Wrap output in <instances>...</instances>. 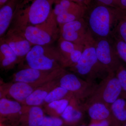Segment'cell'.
I'll list each match as a JSON object with an SVG mask.
<instances>
[{
    "mask_svg": "<svg viewBox=\"0 0 126 126\" xmlns=\"http://www.w3.org/2000/svg\"><path fill=\"white\" fill-rule=\"evenodd\" d=\"M126 16V10L118 7L97 4L90 11L88 25L91 34L99 38H107L122 18Z\"/></svg>",
    "mask_w": 126,
    "mask_h": 126,
    "instance_id": "cell-1",
    "label": "cell"
},
{
    "mask_svg": "<svg viewBox=\"0 0 126 126\" xmlns=\"http://www.w3.org/2000/svg\"><path fill=\"white\" fill-rule=\"evenodd\" d=\"M95 41L89 30L81 58L76 64L70 68L72 71L77 73L82 79L93 83H96V81L98 79L102 81L110 73L98 59Z\"/></svg>",
    "mask_w": 126,
    "mask_h": 126,
    "instance_id": "cell-2",
    "label": "cell"
},
{
    "mask_svg": "<svg viewBox=\"0 0 126 126\" xmlns=\"http://www.w3.org/2000/svg\"><path fill=\"white\" fill-rule=\"evenodd\" d=\"M56 0H34L27 7L19 6L12 23L11 28L18 29L40 24L47 20Z\"/></svg>",
    "mask_w": 126,
    "mask_h": 126,
    "instance_id": "cell-3",
    "label": "cell"
},
{
    "mask_svg": "<svg viewBox=\"0 0 126 126\" xmlns=\"http://www.w3.org/2000/svg\"><path fill=\"white\" fill-rule=\"evenodd\" d=\"M25 59L27 67L34 69L53 71L63 68V58L58 47L51 45L33 46Z\"/></svg>",
    "mask_w": 126,
    "mask_h": 126,
    "instance_id": "cell-4",
    "label": "cell"
},
{
    "mask_svg": "<svg viewBox=\"0 0 126 126\" xmlns=\"http://www.w3.org/2000/svg\"><path fill=\"white\" fill-rule=\"evenodd\" d=\"M14 29L33 46L51 45L60 37L59 28L52 10L49 17L44 23Z\"/></svg>",
    "mask_w": 126,
    "mask_h": 126,
    "instance_id": "cell-5",
    "label": "cell"
},
{
    "mask_svg": "<svg viewBox=\"0 0 126 126\" xmlns=\"http://www.w3.org/2000/svg\"><path fill=\"white\" fill-rule=\"evenodd\" d=\"M120 98L126 99V93L123 90L116 73L110 72L98 84L92 96L82 103L86 106L95 102H100L110 107Z\"/></svg>",
    "mask_w": 126,
    "mask_h": 126,
    "instance_id": "cell-6",
    "label": "cell"
},
{
    "mask_svg": "<svg viewBox=\"0 0 126 126\" xmlns=\"http://www.w3.org/2000/svg\"><path fill=\"white\" fill-rule=\"evenodd\" d=\"M59 84L72 93L74 97L82 103L92 96L98 85L67 71L59 78Z\"/></svg>",
    "mask_w": 126,
    "mask_h": 126,
    "instance_id": "cell-7",
    "label": "cell"
},
{
    "mask_svg": "<svg viewBox=\"0 0 126 126\" xmlns=\"http://www.w3.org/2000/svg\"><path fill=\"white\" fill-rule=\"evenodd\" d=\"M66 72L63 68L53 71H44L27 67L16 72L13 78L15 82L30 84L37 88L60 78Z\"/></svg>",
    "mask_w": 126,
    "mask_h": 126,
    "instance_id": "cell-8",
    "label": "cell"
},
{
    "mask_svg": "<svg viewBox=\"0 0 126 126\" xmlns=\"http://www.w3.org/2000/svg\"><path fill=\"white\" fill-rule=\"evenodd\" d=\"M95 47L98 59L110 72L116 73L123 64L116 49L107 38L95 40Z\"/></svg>",
    "mask_w": 126,
    "mask_h": 126,
    "instance_id": "cell-9",
    "label": "cell"
},
{
    "mask_svg": "<svg viewBox=\"0 0 126 126\" xmlns=\"http://www.w3.org/2000/svg\"><path fill=\"white\" fill-rule=\"evenodd\" d=\"M60 36L65 40L83 45L88 30L83 18L59 26Z\"/></svg>",
    "mask_w": 126,
    "mask_h": 126,
    "instance_id": "cell-10",
    "label": "cell"
},
{
    "mask_svg": "<svg viewBox=\"0 0 126 126\" xmlns=\"http://www.w3.org/2000/svg\"><path fill=\"white\" fill-rule=\"evenodd\" d=\"M0 38L10 46L21 60L25 58L33 46L19 32L13 28L9 29L4 36Z\"/></svg>",
    "mask_w": 126,
    "mask_h": 126,
    "instance_id": "cell-11",
    "label": "cell"
},
{
    "mask_svg": "<svg viewBox=\"0 0 126 126\" xmlns=\"http://www.w3.org/2000/svg\"><path fill=\"white\" fill-rule=\"evenodd\" d=\"M83 107L85 111L87 112L91 121L107 120L110 123V126H122L113 116L110 107L104 104L95 102Z\"/></svg>",
    "mask_w": 126,
    "mask_h": 126,
    "instance_id": "cell-12",
    "label": "cell"
},
{
    "mask_svg": "<svg viewBox=\"0 0 126 126\" xmlns=\"http://www.w3.org/2000/svg\"><path fill=\"white\" fill-rule=\"evenodd\" d=\"M85 112L82 103L74 97L70 99L61 117L64 122V126H75L82 120Z\"/></svg>",
    "mask_w": 126,
    "mask_h": 126,
    "instance_id": "cell-13",
    "label": "cell"
},
{
    "mask_svg": "<svg viewBox=\"0 0 126 126\" xmlns=\"http://www.w3.org/2000/svg\"><path fill=\"white\" fill-rule=\"evenodd\" d=\"M15 100L2 97L0 99V115L1 120H12L18 118L20 121L24 114L26 107Z\"/></svg>",
    "mask_w": 126,
    "mask_h": 126,
    "instance_id": "cell-14",
    "label": "cell"
},
{
    "mask_svg": "<svg viewBox=\"0 0 126 126\" xmlns=\"http://www.w3.org/2000/svg\"><path fill=\"white\" fill-rule=\"evenodd\" d=\"M21 0H8L4 5L0 7V37H3L11 24L14 16Z\"/></svg>",
    "mask_w": 126,
    "mask_h": 126,
    "instance_id": "cell-15",
    "label": "cell"
},
{
    "mask_svg": "<svg viewBox=\"0 0 126 126\" xmlns=\"http://www.w3.org/2000/svg\"><path fill=\"white\" fill-rule=\"evenodd\" d=\"M60 78L37 88L28 97L23 104L28 106H39L43 104L50 92L57 86H59Z\"/></svg>",
    "mask_w": 126,
    "mask_h": 126,
    "instance_id": "cell-16",
    "label": "cell"
},
{
    "mask_svg": "<svg viewBox=\"0 0 126 126\" xmlns=\"http://www.w3.org/2000/svg\"><path fill=\"white\" fill-rule=\"evenodd\" d=\"M36 88H37L30 84L15 82L8 88L7 93L14 100L23 104Z\"/></svg>",
    "mask_w": 126,
    "mask_h": 126,
    "instance_id": "cell-17",
    "label": "cell"
},
{
    "mask_svg": "<svg viewBox=\"0 0 126 126\" xmlns=\"http://www.w3.org/2000/svg\"><path fill=\"white\" fill-rule=\"evenodd\" d=\"M21 60L14 50L0 38V64L3 69H10Z\"/></svg>",
    "mask_w": 126,
    "mask_h": 126,
    "instance_id": "cell-18",
    "label": "cell"
},
{
    "mask_svg": "<svg viewBox=\"0 0 126 126\" xmlns=\"http://www.w3.org/2000/svg\"><path fill=\"white\" fill-rule=\"evenodd\" d=\"M54 5L52 11L56 16L63 13H69L83 17L85 13L84 6L70 0H56Z\"/></svg>",
    "mask_w": 126,
    "mask_h": 126,
    "instance_id": "cell-19",
    "label": "cell"
},
{
    "mask_svg": "<svg viewBox=\"0 0 126 126\" xmlns=\"http://www.w3.org/2000/svg\"><path fill=\"white\" fill-rule=\"evenodd\" d=\"M45 115L39 106H26L20 121L27 126H41Z\"/></svg>",
    "mask_w": 126,
    "mask_h": 126,
    "instance_id": "cell-20",
    "label": "cell"
},
{
    "mask_svg": "<svg viewBox=\"0 0 126 126\" xmlns=\"http://www.w3.org/2000/svg\"><path fill=\"white\" fill-rule=\"evenodd\" d=\"M113 116L121 125L126 122V99L120 98L111 105Z\"/></svg>",
    "mask_w": 126,
    "mask_h": 126,
    "instance_id": "cell-21",
    "label": "cell"
},
{
    "mask_svg": "<svg viewBox=\"0 0 126 126\" xmlns=\"http://www.w3.org/2000/svg\"><path fill=\"white\" fill-rule=\"evenodd\" d=\"M58 48L63 59V67L68 60L70 55L75 50L78 48L82 46L65 40L60 36L58 40Z\"/></svg>",
    "mask_w": 126,
    "mask_h": 126,
    "instance_id": "cell-22",
    "label": "cell"
},
{
    "mask_svg": "<svg viewBox=\"0 0 126 126\" xmlns=\"http://www.w3.org/2000/svg\"><path fill=\"white\" fill-rule=\"evenodd\" d=\"M70 99H63L55 101L46 105L45 110L50 116L61 117L68 105Z\"/></svg>",
    "mask_w": 126,
    "mask_h": 126,
    "instance_id": "cell-23",
    "label": "cell"
},
{
    "mask_svg": "<svg viewBox=\"0 0 126 126\" xmlns=\"http://www.w3.org/2000/svg\"><path fill=\"white\" fill-rule=\"evenodd\" d=\"M74 97L72 93L61 86H58L51 90L45 100L46 105L55 101L63 99H71Z\"/></svg>",
    "mask_w": 126,
    "mask_h": 126,
    "instance_id": "cell-24",
    "label": "cell"
},
{
    "mask_svg": "<svg viewBox=\"0 0 126 126\" xmlns=\"http://www.w3.org/2000/svg\"><path fill=\"white\" fill-rule=\"evenodd\" d=\"M56 20L59 26L71 21L83 18L82 16L72 13H63L56 16Z\"/></svg>",
    "mask_w": 126,
    "mask_h": 126,
    "instance_id": "cell-25",
    "label": "cell"
},
{
    "mask_svg": "<svg viewBox=\"0 0 126 126\" xmlns=\"http://www.w3.org/2000/svg\"><path fill=\"white\" fill-rule=\"evenodd\" d=\"M84 45L78 48L75 50L70 54L68 60L65 63L64 68H71L78 63L82 54Z\"/></svg>",
    "mask_w": 126,
    "mask_h": 126,
    "instance_id": "cell-26",
    "label": "cell"
},
{
    "mask_svg": "<svg viewBox=\"0 0 126 126\" xmlns=\"http://www.w3.org/2000/svg\"><path fill=\"white\" fill-rule=\"evenodd\" d=\"M64 122L61 117L45 115L41 126H63Z\"/></svg>",
    "mask_w": 126,
    "mask_h": 126,
    "instance_id": "cell-27",
    "label": "cell"
},
{
    "mask_svg": "<svg viewBox=\"0 0 126 126\" xmlns=\"http://www.w3.org/2000/svg\"><path fill=\"white\" fill-rule=\"evenodd\" d=\"M118 39L115 43V48L120 58L126 64V43L121 39Z\"/></svg>",
    "mask_w": 126,
    "mask_h": 126,
    "instance_id": "cell-28",
    "label": "cell"
},
{
    "mask_svg": "<svg viewBox=\"0 0 126 126\" xmlns=\"http://www.w3.org/2000/svg\"><path fill=\"white\" fill-rule=\"evenodd\" d=\"M119 38L126 43V16L119 21L116 28Z\"/></svg>",
    "mask_w": 126,
    "mask_h": 126,
    "instance_id": "cell-29",
    "label": "cell"
},
{
    "mask_svg": "<svg viewBox=\"0 0 126 126\" xmlns=\"http://www.w3.org/2000/svg\"><path fill=\"white\" fill-rule=\"evenodd\" d=\"M115 73L117 77L119 79L123 89L126 93V66L123 64Z\"/></svg>",
    "mask_w": 126,
    "mask_h": 126,
    "instance_id": "cell-30",
    "label": "cell"
},
{
    "mask_svg": "<svg viewBox=\"0 0 126 126\" xmlns=\"http://www.w3.org/2000/svg\"><path fill=\"white\" fill-rule=\"evenodd\" d=\"M96 0L98 4H101L110 6V7L120 8L115 0Z\"/></svg>",
    "mask_w": 126,
    "mask_h": 126,
    "instance_id": "cell-31",
    "label": "cell"
},
{
    "mask_svg": "<svg viewBox=\"0 0 126 126\" xmlns=\"http://www.w3.org/2000/svg\"><path fill=\"white\" fill-rule=\"evenodd\" d=\"M88 126H110V124L107 120L97 122L91 121Z\"/></svg>",
    "mask_w": 126,
    "mask_h": 126,
    "instance_id": "cell-32",
    "label": "cell"
},
{
    "mask_svg": "<svg viewBox=\"0 0 126 126\" xmlns=\"http://www.w3.org/2000/svg\"><path fill=\"white\" fill-rule=\"evenodd\" d=\"M72 1L77 2L79 4L84 6V4H87L89 1V0H70Z\"/></svg>",
    "mask_w": 126,
    "mask_h": 126,
    "instance_id": "cell-33",
    "label": "cell"
},
{
    "mask_svg": "<svg viewBox=\"0 0 126 126\" xmlns=\"http://www.w3.org/2000/svg\"><path fill=\"white\" fill-rule=\"evenodd\" d=\"M120 7L121 9L126 10V0H120Z\"/></svg>",
    "mask_w": 126,
    "mask_h": 126,
    "instance_id": "cell-34",
    "label": "cell"
},
{
    "mask_svg": "<svg viewBox=\"0 0 126 126\" xmlns=\"http://www.w3.org/2000/svg\"><path fill=\"white\" fill-rule=\"evenodd\" d=\"M34 0H24L21 4V6H24L25 5L27 4L29 2H32Z\"/></svg>",
    "mask_w": 126,
    "mask_h": 126,
    "instance_id": "cell-35",
    "label": "cell"
},
{
    "mask_svg": "<svg viewBox=\"0 0 126 126\" xmlns=\"http://www.w3.org/2000/svg\"><path fill=\"white\" fill-rule=\"evenodd\" d=\"M8 1V0H0V7L4 5Z\"/></svg>",
    "mask_w": 126,
    "mask_h": 126,
    "instance_id": "cell-36",
    "label": "cell"
},
{
    "mask_svg": "<svg viewBox=\"0 0 126 126\" xmlns=\"http://www.w3.org/2000/svg\"><path fill=\"white\" fill-rule=\"evenodd\" d=\"M115 1H116V3H117L118 5L119 6V7L121 8V7H120V0H115Z\"/></svg>",
    "mask_w": 126,
    "mask_h": 126,
    "instance_id": "cell-37",
    "label": "cell"
},
{
    "mask_svg": "<svg viewBox=\"0 0 126 126\" xmlns=\"http://www.w3.org/2000/svg\"><path fill=\"white\" fill-rule=\"evenodd\" d=\"M122 126H126V122H125L123 124H122Z\"/></svg>",
    "mask_w": 126,
    "mask_h": 126,
    "instance_id": "cell-38",
    "label": "cell"
},
{
    "mask_svg": "<svg viewBox=\"0 0 126 126\" xmlns=\"http://www.w3.org/2000/svg\"><path fill=\"white\" fill-rule=\"evenodd\" d=\"M87 126L86 124H82L81 125H79V126Z\"/></svg>",
    "mask_w": 126,
    "mask_h": 126,
    "instance_id": "cell-39",
    "label": "cell"
},
{
    "mask_svg": "<svg viewBox=\"0 0 126 126\" xmlns=\"http://www.w3.org/2000/svg\"><path fill=\"white\" fill-rule=\"evenodd\" d=\"M0 126H2V125L1 124H0Z\"/></svg>",
    "mask_w": 126,
    "mask_h": 126,
    "instance_id": "cell-40",
    "label": "cell"
},
{
    "mask_svg": "<svg viewBox=\"0 0 126 126\" xmlns=\"http://www.w3.org/2000/svg\"></svg>",
    "mask_w": 126,
    "mask_h": 126,
    "instance_id": "cell-41",
    "label": "cell"
}]
</instances>
